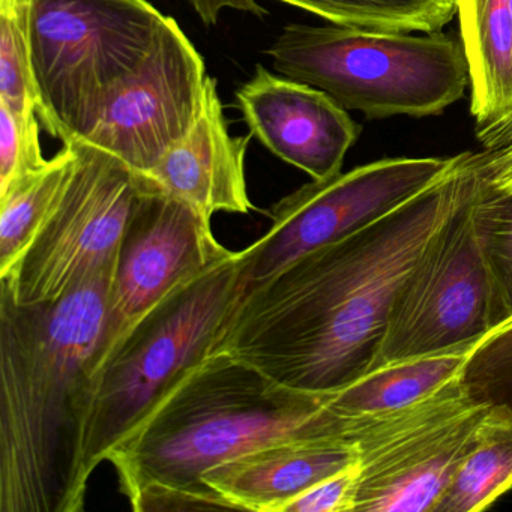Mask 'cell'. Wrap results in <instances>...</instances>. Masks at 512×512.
<instances>
[{
    "instance_id": "cell-1",
    "label": "cell",
    "mask_w": 512,
    "mask_h": 512,
    "mask_svg": "<svg viewBox=\"0 0 512 512\" xmlns=\"http://www.w3.org/2000/svg\"><path fill=\"white\" fill-rule=\"evenodd\" d=\"M484 181V152H464L406 205L245 287L211 353L247 362L280 385L334 394L370 373L404 281L443 224Z\"/></svg>"
},
{
    "instance_id": "cell-2",
    "label": "cell",
    "mask_w": 512,
    "mask_h": 512,
    "mask_svg": "<svg viewBox=\"0 0 512 512\" xmlns=\"http://www.w3.org/2000/svg\"><path fill=\"white\" fill-rule=\"evenodd\" d=\"M113 269L53 302L0 289V512H80Z\"/></svg>"
},
{
    "instance_id": "cell-3",
    "label": "cell",
    "mask_w": 512,
    "mask_h": 512,
    "mask_svg": "<svg viewBox=\"0 0 512 512\" xmlns=\"http://www.w3.org/2000/svg\"><path fill=\"white\" fill-rule=\"evenodd\" d=\"M329 397L214 353L164 392L107 461L134 511L232 509L203 482L205 473L269 443L346 434L353 419L335 413Z\"/></svg>"
},
{
    "instance_id": "cell-4",
    "label": "cell",
    "mask_w": 512,
    "mask_h": 512,
    "mask_svg": "<svg viewBox=\"0 0 512 512\" xmlns=\"http://www.w3.org/2000/svg\"><path fill=\"white\" fill-rule=\"evenodd\" d=\"M274 70L368 119L443 113L470 85L461 41L349 26H284L266 50Z\"/></svg>"
},
{
    "instance_id": "cell-5",
    "label": "cell",
    "mask_w": 512,
    "mask_h": 512,
    "mask_svg": "<svg viewBox=\"0 0 512 512\" xmlns=\"http://www.w3.org/2000/svg\"><path fill=\"white\" fill-rule=\"evenodd\" d=\"M239 292L233 253L170 293L110 353L94 377L83 463L89 479L164 392L211 353Z\"/></svg>"
},
{
    "instance_id": "cell-6",
    "label": "cell",
    "mask_w": 512,
    "mask_h": 512,
    "mask_svg": "<svg viewBox=\"0 0 512 512\" xmlns=\"http://www.w3.org/2000/svg\"><path fill=\"white\" fill-rule=\"evenodd\" d=\"M164 20L148 0H34L32 68L44 130L64 145L85 139Z\"/></svg>"
},
{
    "instance_id": "cell-7",
    "label": "cell",
    "mask_w": 512,
    "mask_h": 512,
    "mask_svg": "<svg viewBox=\"0 0 512 512\" xmlns=\"http://www.w3.org/2000/svg\"><path fill=\"white\" fill-rule=\"evenodd\" d=\"M490 413L457 377L403 409L353 419V512H433Z\"/></svg>"
},
{
    "instance_id": "cell-8",
    "label": "cell",
    "mask_w": 512,
    "mask_h": 512,
    "mask_svg": "<svg viewBox=\"0 0 512 512\" xmlns=\"http://www.w3.org/2000/svg\"><path fill=\"white\" fill-rule=\"evenodd\" d=\"M76 160L55 208L17 265L0 277L17 304H41L98 272L116 256L142 193V175L109 152L71 142Z\"/></svg>"
},
{
    "instance_id": "cell-9",
    "label": "cell",
    "mask_w": 512,
    "mask_h": 512,
    "mask_svg": "<svg viewBox=\"0 0 512 512\" xmlns=\"http://www.w3.org/2000/svg\"><path fill=\"white\" fill-rule=\"evenodd\" d=\"M478 191L443 224L395 296L373 370L473 349L505 325L473 229Z\"/></svg>"
},
{
    "instance_id": "cell-10",
    "label": "cell",
    "mask_w": 512,
    "mask_h": 512,
    "mask_svg": "<svg viewBox=\"0 0 512 512\" xmlns=\"http://www.w3.org/2000/svg\"><path fill=\"white\" fill-rule=\"evenodd\" d=\"M463 157L388 158L313 179L275 203L269 211L271 229L238 251L241 289L391 214L446 178Z\"/></svg>"
},
{
    "instance_id": "cell-11",
    "label": "cell",
    "mask_w": 512,
    "mask_h": 512,
    "mask_svg": "<svg viewBox=\"0 0 512 512\" xmlns=\"http://www.w3.org/2000/svg\"><path fill=\"white\" fill-rule=\"evenodd\" d=\"M233 253L217 241L209 218L155 190L142 175V193L116 256L95 374L149 311Z\"/></svg>"
},
{
    "instance_id": "cell-12",
    "label": "cell",
    "mask_w": 512,
    "mask_h": 512,
    "mask_svg": "<svg viewBox=\"0 0 512 512\" xmlns=\"http://www.w3.org/2000/svg\"><path fill=\"white\" fill-rule=\"evenodd\" d=\"M206 79L202 56L178 22L166 17L151 49L110 92L94 128L80 142L148 173L196 124Z\"/></svg>"
},
{
    "instance_id": "cell-13",
    "label": "cell",
    "mask_w": 512,
    "mask_h": 512,
    "mask_svg": "<svg viewBox=\"0 0 512 512\" xmlns=\"http://www.w3.org/2000/svg\"><path fill=\"white\" fill-rule=\"evenodd\" d=\"M235 97L251 136L314 181L340 173L358 139V125L328 94L262 65Z\"/></svg>"
},
{
    "instance_id": "cell-14",
    "label": "cell",
    "mask_w": 512,
    "mask_h": 512,
    "mask_svg": "<svg viewBox=\"0 0 512 512\" xmlns=\"http://www.w3.org/2000/svg\"><path fill=\"white\" fill-rule=\"evenodd\" d=\"M223 110L217 79L208 76L196 124L154 169L142 173L152 188L188 203L209 220L217 212L248 214L254 209L245 179L253 136H230Z\"/></svg>"
},
{
    "instance_id": "cell-15",
    "label": "cell",
    "mask_w": 512,
    "mask_h": 512,
    "mask_svg": "<svg viewBox=\"0 0 512 512\" xmlns=\"http://www.w3.org/2000/svg\"><path fill=\"white\" fill-rule=\"evenodd\" d=\"M356 461L347 433L295 437L226 461L208 470L203 482L232 509L286 512L302 494Z\"/></svg>"
},
{
    "instance_id": "cell-16",
    "label": "cell",
    "mask_w": 512,
    "mask_h": 512,
    "mask_svg": "<svg viewBox=\"0 0 512 512\" xmlns=\"http://www.w3.org/2000/svg\"><path fill=\"white\" fill-rule=\"evenodd\" d=\"M476 130L512 113V0H457Z\"/></svg>"
},
{
    "instance_id": "cell-17",
    "label": "cell",
    "mask_w": 512,
    "mask_h": 512,
    "mask_svg": "<svg viewBox=\"0 0 512 512\" xmlns=\"http://www.w3.org/2000/svg\"><path fill=\"white\" fill-rule=\"evenodd\" d=\"M470 350L422 356L376 368L331 394L329 407L349 419L403 409L457 379Z\"/></svg>"
},
{
    "instance_id": "cell-18",
    "label": "cell",
    "mask_w": 512,
    "mask_h": 512,
    "mask_svg": "<svg viewBox=\"0 0 512 512\" xmlns=\"http://www.w3.org/2000/svg\"><path fill=\"white\" fill-rule=\"evenodd\" d=\"M76 160L73 143L46 167L19 179L0 193V277L19 262L61 197Z\"/></svg>"
},
{
    "instance_id": "cell-19",
    "label": "cell",
    "mask_w": 512,
    "mask_h": 512,
    "mask_svg": "<svg viewBox=\"0 0 512 512\" xmlns=\"http://www.w3.org/2000/svg\"><path fill=\"white\" fill-rule=\"evenodd\" d=\"M512 488V418L490 413L433 512H478Z\"/></svg>"
},
{
    "instance_id": "cell-20",
    "label": "cell",
    "mask_w": 512,
    "mask_h": 512,
    "mask_svg": "<svg viewBox=\"0 0 512 512\" xmlns=\"http://www.w3.org/2000/svg\"><path fill=\"white\" fill-rule=\"evenodd\" d=\"M332 25L433 34L457 14V0H278Z\"/></svg>"
},
{
    "instance_id": "cell-21",
    "label": "cell",
    "mask_w": 512,
    "mask_h": 512,
    "mask_svg": "<svg viewBox=\"0 0 512 512\" xmlns=\"http://www.w3.org/2000/svg\"><path fill=\"white\" fill-rule=\"evenodd\" d=\"M32 2L0 0V101L17 115L40 107L32 68Z\"/></svg>"
},
{
    "instance_id": "cell-22",
    "label": "cell",
    "mask_w": 512,
    "mask_h": 512,
    "mask_svg": "<svg viewBox=\"0 0 512 512\" xmlns=\"http://www.w3.org/2000/svg\"><path fill=\"white\" fill-rule=\"evenodd\" d=\"M473 229L487 263L503 322L512 320V190L493 191L482 182L473 199Z\"/></svg>"
},
{
    "instance_id": "cell-23",
    "label": "cell",
    "mask_w": 512,
    "mask_h": 512,
    "mask_svg": "<svg viewBox=\"0 0 512 512\" xmlns=\"http://www.w3.org/2000/svg\"><path fill=\"white\" fill-rule=\"evenodd\" d=\"M458 380L473 403L512 418V320L467 353Z\"/></svg>"
},
{
    "instance_id": "cell-24",
    "label": "cell",
    "mask_w": 512,
    "mask_h": 512,
    "mask_svg": "<svg viewBox=\"0 0 512 512\" xmlns=\"http://www.w3.org/2000/svg\"><path fill=\"white\" fill-rule=\"evenodd\" d=\"M40 125L37 112L17 115L0 101V193L49 163L41 151Z\"/></svg>"
},
{
    "instance_id": "cell-25",
    "label": "cell",
    "mask_w": 512,
    "mask_h": 512,
    "mask_svg": "<svg viewBox=\"0 0 512 512\" xmlns=\"http://www.w3.org/2000/svg\"><path fill=\"white\" fill-rule=\"evenodd\" d=\"M355 494L356 464L302 494L286 512H353Z\"/></svg>"
},
{
    "instance_id": "cell-26",
    "label": "cell",
    "mask_w": 512,
    "mask_h": 512,
    "mask_svg": "<svg viewBox=\"0 0 512 512\" xmlns=\"http://www.w3.org/2000/svg\"><path fill=\"white\" fill-rule=\"evenodd\" d=\"M188 2L206 26L217 25L221 11L226 8L242 11V13L260 17V19L268 14V11L259 5L257 0H188Z\"/></svg>"
},
{
    "instance_id": "cell-27",
    "label": "cell",
    "mask_w": 512,
    "mask_h": 512,
    "mask_svg": "<svg viewBox=\"0 0 512 512\" xmlns=\"http://www.w3.org/2000/svg\"><path fill=\"white\" fill-rule=\"evenodd\" d=\"M485 185L493 191L512 190V145L484 152Z\"/></svg>"
},
{
    "instance_id": "cell-28",
    "label": "cell",
    "mask_w": 512,
    "mask_h": 512,
    "mask_svg": "<svg viewBox=\"0 0 512 512\" xmlns=\"http://www.w3.org/2000/svg\"><path fill=\"white\" fill-rule=\"evenodd\" d=\"M476 139L488 152L500 151L512 145V113L488 127L476 130Z\"/></svg>"
}]
</instances>
